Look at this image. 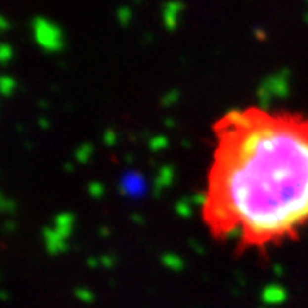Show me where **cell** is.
I'll use <instances>...</instances> for the list:
<instances>
[{"mask_svg": "<svg viewBox=\"0 0 308 308\" xmlns=\"http://www.w3.org/2000/svg\"><path fill=\"white\" fill-rule=\"evenodd\" d=\"M0 211H3V213H5V211H9V213L14 211V204L2 194H0Z\"/></svg>", "mask_w": 308, "mask_h": 308, "instance_id": "8992f818", "label": "cell"}, {"mask_svg": "<svg viewBox=\"0 0 308 308\" xmlns=\"http://www.w3.org/2000/svg\"><path fill=\"white\" fill-rule=\"evenodd\" d=\"M72 226H74L72 214L64 213L57 216L53 228L44 229L43 240H44V245H46V250L50 252V254H60V252L65 250L67 238H69L70 231H72Z\"/></svg>", "mask_w": 308, "mask_h": 308, "instance_id": "3957f363", "label": "cell"}, {"mask_svg": "<svg viewBox=\"0 0 308 308\" xmlns=\"http://www.w3.org/2000/svg\"><path fill=\"white\" fill-rule=\"evenodd\" d=\"M16 81L12 77H0V94L2 96H10L16 91Z\"/></svg>", "mask_w": 308, "mask_h": 308, "instance_id": "277c9868", "label": "cell"}, {"mask_svg": "<svg viewBox=\"0 0 308 308\" xmlns=\"http://www.w3.org/2000/svg\"><path fill=\"white\" fill-rule=\"evenodd\" d=\"M202 214L211 233L262 250L308 224V117L245 108L214 124Z\"/></svg>", "mask_w": 308, "mask_h": 308, "instance_id": "6da1fadb", "label": "cell"}, {"mask_svg": "<svg viewBox=\"0 0 308 308\" xmlns=\"http://www.w3.org/2000/svg\"><path fill=\"white\" fill-rule=\"evenodd\" d=\"M10 28V22H9V19H7L5 16H2V14H0V33H3V31H7V29Z\"/></svg>", "mask_w": 308, "mask_h": 308, "instance_id": "52a82bcc", "label": "cell"}, {"mask_svg": "<svg viewBox=\"0 0 308 308\" xmlns=\"http://www.w3.org/2000/svg\"><path fill=\"white\" fill-rule=\"evenodd\" d=\"M14 55V50L10 44L7 43H0V64H5V62H10Z\"/></svg>", "mask_w": 308, "mask_h": 308, "instance_id": "5b68a950", "label": "cell"}, {"mask_svg": "<svg viewBox=\"0 0 308 308\" xmlns=\"http://www.w3.org/2000/svg\"><path fill=\"white\" fill-rule=\"evenodd\" d=\"M33 38L42 50L55 53L64 48V31L58 24L46 17H35L33 21Z\"/></svg>", "mask_w": 308, "mask_h": 308, "instance_id": "7a4b0ae2", "label": "cell"}]
</instances>
